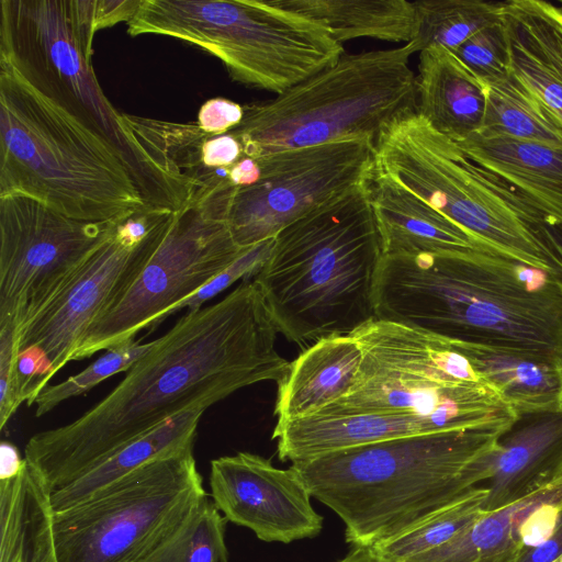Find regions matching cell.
<instances>
[{
  "label": "cell",
  "instance_id": "5",
  "mask_svg": "<svg viewBox=\"0 0 562 562\" xmlns=\"http://www.w3.org/2000/svg\"><path fill=\"white\" fill-rule=\"evenodd\" d=\"M22 195L74 220L119 222L146 206L104 135L0 66V196Z\"/></svg>",
  "mask_w": 562,
  "mask_h": 562
},
{
  "label": "cell",
  "instance_id": "33",
  "mask_svg": "<svg viewBox=\"0 0 562 562\" xmlns=\"http://www.w3.org/2000/svg\"><path fill=\"white\" fill-rule=\"evenodd\" d=\"M155 340L143 342L135 338L127 339L108 349L81 372L60 383L46 385L30 405L35 406V416L41 417L63 402L88 393L108 378L126 372L154 347Z\"/></svg>",
  "mask_w": 562,
  "mask_h": 562
},
{
  "label": "cell",
  "instance_id": "4",
  "mask_svg": "<svg viewBox=\"0 0 562 562\" xmlns=\"http://www.w3.org/2000/svg\"><path fill=\"white\" fill-rule=\"evenodd\" d=\"M383 257L366 180L283 228L252 280L278 333L314 344L375 319Z\"/></svg>",
  "mask_w": 562,
  "mask_h": 562
},
{
  "label": "cell",
  "instance_id": "13",
  "mask_svg": "<svg viewBox=\"0 0 562 562\" xmlns=\"http://www.w3.org/2000/svg\"><path fill=\"white\" fill-rule=\"evenodd\" d=\"M171 211L145 206L117 222L69 284L14 334L16 363L30 406L71 361L88 329L127 292L155 250Z\"/></svg>",
  "mask_w": 562,
  "mask_h": 562
},
{
  "label": "cell",
  "instance_id": "7",
  "mask_svg": "<svg viewBox=\"0 0 562 562\" xmlns=\"http://www.w3.org/2000/svg\"><path fill=\"white\" fill-rule=\"evenodd\" d=\"M413 42L401 47L342 54L331 66L273 99L244 106L229 131L254 159L349 139L375 142L394 119L416 111Z\"/></svg>",
  "mask_w": 562,
  "mask_h": 562
},
{
  "label": "cell",
  "instance_id": "8",
  "mask_svg": "<svg viewBox=\"0 0 562 562\" xmlns=\"http://www.w3.org/2000/svg\"><path fill=\"white\" fill-rule=\"evenodd\" d=\"M351 335L362 351L356 384L315 415L407 414L439 431L507 428L517 418L449 340L376 318Z\"/></svg>",
  "mask_w": 562,
  "mask_h": 562
},
{
  "label": "cell",
  "instance_id": "35",
  "mask_svg": "<svg viewBox=\"0 0 562 562\" xmlns=\"http://www.w3.org/2000/svg\"><path fill=\"white\" fill-rule=\"evenodd\" d=\"M273 243L274 238H271L245 250L225 270L198 290L193 295L173 306L168 313V316L182 308H188V311L198 310L238 279L254 277L269 258Z\"/></svg>",
  "mask_w": 562,
  "mask_h": 562
},
{
  "label": "cell",
  "instance_id": "45",
  "mask_svg": "<svg viewBox=\"0 0 562 562\" xmlns=\"http://www.w3.org/2000/svg\"><path fill=\"white\" fill-rule=\"evenodd\" d=\"M559 562H562V555H561V558H560Z\"/></svg>",
  "mask_w": 562,
  "mask_h": 562
},
{
  "label": "cell",
  "instance_id": "31",
  "mask_svg": "<svg viewBox=\"0 0 562 562\" xmlns=\"http://www.w3.org/2000/svg\"><path fill=\"white\" fill-rule=\"evenodd\" d=\"M486 496V486H477L462 499L372 549L390 562H412L450 542L483 517L487 513L483 508Z\"/></svg>",
  "mask_w": 562,
  "mask_h": 562
},
{
  "label": "cell",
  "instance_id": "30",
  "mask_svg": "<svg viewBox=\"0 0 562 562\" xmlns=\"http://www.w3.org/2000/svg\"><path fill=\"white\" fill-rule=\"evenodd\" d=\"M416 52L441 46L454 50L470 36L501 19L503 2L483 0L414 1Z\"/></svg>",
  "mask_w": 562,
  "mask_h": 562
},
{
  "label": "cell",
  "instance_id": "19",
  "mask_svg": "<svg viewBox=\"0 0 562 562\" xmlns=\"http://www.w3.org/2000/svg\"><path fill=\"white\" fill-rule=\"evenodd\" d=\"M368 186L384 255L496 251L408 191L376 178Z\"/></svg>",
  "mask_w": 562,
  "mask_h": 562
},
{
  "label": "cell",
  "instance_id": "2",
  "mask_svg": "<svg viewBox=\"0 0 562 562\" xmlns=\"http://www.w3.org/2000/svg\"><path fill=\"white\" fill-rule=\"evenodd\" d=\"M559 279L497 251L384 255L375 318L561 359Z\"/></svg>",
  "mask_w": 562,
  "mask_h": 562
},
{
  "label": "cell",
  "instance_id": "23",
  "mask_svg": "<svg viewBox=\"0 0 562 562\" xmlns=\"http://www.w3.org/2000/svg\"><path fill=\"white\" fill-rule=\"evenodd\" d=\"M477 165L526 196L550 222L562 225V149L474 134L458 143Z\"/></svg>",
  "mask_w": 562,
  "mask_h": 562
},
{
  "label": "cell",
  "instance_id": "28",
  "mask_svg": "<svg viewBox=\"0 0 562 562\" xmlns=\"http://www.w3.org/2000/svg\"><path fill=\"white\" fill-rule=\"evenodd\" d=\"M562 501V484L486 513L445 546L412 562H518L524 544L520 526L538 506Z\"/></svg>",
  "mask_w": 562,
  "mask_h": 562
},
{
  "label": "cell",
  "instance_id": "10",
  "mask_svg": "<svg viewBox=\"0 0 562 562\" xmlns=\"http://www.w3.org/2000/svg\"><path fill=\"white\" fill-rule=\"evenodd\" d=\"M100 30L97 0H1L0 66L111 140L145 203L155 204L162 195L161 181L93 70L92 44Z\"/></svg>",
  "mask_w": 562,
  "mask_h": 562
},
{
  "label": "cell",
  "instance_id": "37",
  "mask_svg": "<svg viewBox=\"0 0 562 562\" xmlns=\"http://www.w3.org/2000/svg\"><path fill=\"white\" fill-rule=\"evenodd\" d=\"M244 106L224 98H214L204 102L198 113L196 124L207 134L222 135L240 124Z\"/></svg>",
  "mask_w": 562,
  "mask_h": 562
},
{
  "label": "cell",
  "instance_id": "41",
  "mask_svg": "<svg viewBox=\"0 0 562 562\" xmlns=\"http://www.w3.org/2000/svg\"><path fill=\"white\" fill-rule=\"evenodd\" d=\"M24 464V458L20 456L18 448L8 441L0 446V480L14 477L20 473Z\"/></svg>",
  "mask_w": 562,
  "mask_h": 562
},
{
  "label": "cell",
  "instance_id": "16",
  "mask_svg": "<svg viewBox=\"0 0 562 562\" xmlns=\"http://www.w3.org/2000/svg\"><path fill=\"white\" fill-rule=\"evenodd\" d=\"M210 487L224 518L262 541L290 543L314 538L323 529L324 519L299 474L259 454L237 452L213 459Z\"/></svg>",
  "mask_w": 562,
  "mask_h": 562
},
{
  "label": "cell",
  "instance_id": "44",
  "mask_svg": "<svg viewBox=\"0 0 562 562\" xmlns=\"http://www.w3.org/2000/svg\"><path fill=\"white\" fill-rule=\"evenodd\" d=\"M559 3H560V5H561V8H562V0H560V1H559Z\"/></svg>",
  "mask_w": 562,
  "mask_h": 562
},
{
  "label": "cell",
  "instance_id": "14",
  "mask_svg": "<svg viewBox=\"0 0 562 562\" xmlns=\"http://www.w3.org/2000/svg\"><path fill=\"white\" fill-rule=\"evenodd\" d=\"M116 224L74 220L27 196H0V328L15 334L42 312Z\"/></svg>",
  "mask_w": 562,
  "mask_h": 562
},
{
  "label": "cell",
  "instance_id": "36",
  "mask_svg": "<svg viewBox=\"0 0 562 562\" xmlns=\"http://www.w3.org/2000/svg\"><path fill=\"white\" fill-rule=\"evenodd\" d=\"M25 402L16 367L14 329L0 328V429L2 430L20 405Z\"/></svg>",
  "mask_w": 562,
  "mask_h": 562
},
{
  "label": "cell",
  "instance_id": "32",
  "mask_svg": "<svg viewBox=\"0 0 562 562\" xmlns=\"http://www.w3.org/2000/svg\"><path fill=\"white\" fill-rule=\"evenodd\" d=\"M226 521L206 496L148 562H227Z\"/></svg>",
  "mask_w": 562,
  "mask_h": 562
},
{
  "label": "cell",
  "instance_id": "43",
  "mask_svg": "<svg viewBox=\"0 0 562 562\" xmlns=\"http://www.w3.org/2000/svg\"><path fill=\"white\" fill-rule=\"evenodd\" d=\"M337 562H390L380 557L370 547H353V549Z\"/></svg>",
  "mask_w": 562,
  "mask_h": 562
},
{
  "label": "cell",
  "instance_id": "6",
  "mask_svg": "<svg viewBox=\"0 0 562 562\" xmlns=\"http://www.w3.org/2000/svg\"><path fill=\"white\" fill-rule=\"evenodd\" d=\"M369 178L419 198L499 254L561 278L538 228L548 218L496 173L416 111L389 123L374 142Z\"/></svg>",
  "mask_w": 562,
  "mask_h": 562
},
{
  "label": "cell",
  "instance_id": "1",
  "mask_svg": "<svg viewBox=\"0 0 562 562\" xmlns=\"http://www.w3.org/2000/svg\"><path fill=\"white\" fill-rule=\"evenodd\" d=\"M277 333L261 289L245 281L188 311L102 401L33 435L23 458L54 492L181 413L205 411L258 382L280 384L291 362L276 349Z\"/></svg>",
  "mask_w": 562,
  "mask_h": 562
},
{
  "label": "cell",
  "instance_id": "42",
  "mask_svg": "<svg viewBox=\"0 0 562 562\" xmlns=\"http://www.w3.org/2000/svg\"><path fill=\"white\" fill-rule=\"evenodd\" d=\"M538 233L542 241L550 249L552 255L558 260L561 269V278L559 279L560 289L562 292V225L544 223L539 226ZM561 360H562V346H561Z\"/></svg>",
  "mask_w": 562,
  "mask_h": 562
},
{
  "label": "cell",
  "instance_id": "29",
  "mask_svg": "<svg viewBox=\"0 0 562 562\" xmlns=\"http://www.w3.org/2000/svg\"><path fill=\"white\" fill-rule=\"evenodd\" d=\"M486 108L477 134L540 143L562 149V122L512 72L485 85Z\"/></svg>",
  "mask_w": 562,
  "mask_h": 562
},
{
  "label": "cell",
  "instance_id": "40",
  "mask_svg": "<svg viewBox=\"0 0 562 562\" xmlns=\"http://www.w3.org/2000/svg\"><path fill=\"white\" fill-rule=\"evenodd\" d=\"M261 176V168L254 158L244 156L229 169V180L237 189L247 188L257 183Z\"/></svg>",
  "mask_w": 562,
  "mask_h": 562
},
{
  "label": "cell",
  "instance_id": "17",
  "mask_svg": "<svg viewBox=\"0 0 562 562\" xmlns=\"http://www.w3.org/2000/svg\"><path fill=\"white\" fill-rule=\"evenodd\" d=\"M485 460L487 513L562 484V407L517 415Z\"/></svg>",
  "mask_w": 562,
  "mask_h": 562
},
{
  "label": "cell",
  "instance_id": "38",
  "mask_svg": "<svg viewBox=\"0 0 562 562\" xmlns=\"http://www.w3.org/2000/svg\"><path fill=\"white\" fill-rule=\"evenodd\" d=\"M562 501L548 502L532 510L520 526V538L525 548H536L544 543L553 533Z\"/></svg>",
  "mask_w": 562,
  "mask_h": 562
},
{
  "label": "cell",
  "instance_id": "25",
  "mask_svg": "<svg viewBox=\"0 0 562 562\" xmlns=\"http://www.w3.org/2000/svg\"><path fill=\"white\" fill-rule=\"evenodd\" d=\"M50 494L25 459L18 475L0 480V562H58Z\"/></svg>",
  "mask_w": 562,
  "mask_h": 562
},
{
  "label": "cell",
  "instance_id": "18",
  "mask_svg": "<svg viewBox=\"0 0 562 562\" xmlns=\"http://www.w3.org/2000/svg\"><path fill=\"white\" fill-rule=\"evenodd\" d=\"M510 72L562 122V8L541 0L503 1Z\"/></svg>",
  "mask_w": 562,
  "mask_h": 562
},
{
  "label": "cell",
  "instance_id": "9",
  "mask_svg": "<svg viewBox=\"0 0 562 562\" xmlns=\"http://www.w3.org/2000/svg\"><path fill=\"white\" fill-rule=\"evenodd\" d=\"M126 24L131 36L161 35L205 49L234 81L277 95L344 54L325 27L271 1L140 0Z\"/></svg>",
  "mask_w": 562,
  "mask_h": 562
},
{
  "label": "cell",
  "instance_id": "11",
  "mask_svg": "<svg viewBox=\"0 0 562 562\" xmlns=\"http://www.w3.org/2000/svg\"><path fill=\"white\" fill-rule=\"evenodd\" d=\"M194 441L54 513L58 562H148L207 496Z\"/></svg>",
  "mask_w": 562,
  "mask_h": 562
},
{
  "label": "cell",
  "instance_id": "24",
  "mask_svg": "<svg viewBox=\"0 0 562 562\" xmlns=\"http://www.w3.org/2000/svg\"><path fill=\"white\" fill-rule=\"evenodd\" d=\"M517 415L562 407V360L531 350L451 341Z\"/></svg>",
  "mask_w": 562,
  "mask_h": 562
},
{
  "label": "cell",
  "instance_id": "34",
  "mask_svg": "<svg viewBox=\"0 0 562 562\" xmlns=\"http://www.w3.org/2000/svg\"><path fill=\"white\" fill-rule=\"evenodd\" d=\"M452 53L484 85L510 74L509 43L502 18L474 33Z\"/></svg>",
  "mask_w": 562,
  "mask_h": 562
},
{
  "label": "cell",
  "instance_id": "39",
  "mask_svg": "<svg viewBox=\"0 0 562 562\" xmlns=\"http://www.w3.org/2000/svg\"><path fill=\"white\" fill-rule=\"evenodd\" d=\"M562 555V509L552 536L541 546L525 548L518 562H559Z\"/></svg>",
  "mask_w": 562,
  "mask_h": 562
},
{
  "label": "cell",
  "instance_id": "22",
  "mask_svg": "<svg viewBox=\"0 0 562 562\" xmlns=\"http://www.w3.org/2000/svg\"><path fill=\"white\" fill-rule=\"evenodd\" d=\"M439 431L428 420L407 414L314 415L277 423L280 460L291 463L362 445Z\"/></svg>",
  "mask_w": 562,
  "mask_h": 562
},
{
  "label": "cell",
  "instance_id": "27",
  "mask_svg": "<svg viewBox=\"0 0 562 562\" xmlns=\"http://www.w3.org/2000/svg\"><path fill=\"white\" fill-rule=\"evenodd\" d=\"M323 27L338 43L359 37L411 43L416 36L414 2L406 0H271Z\"/></svg>",
  "mask_w": 562,
  "mask_h": 562
},
{
  "label": "cell",
  "instance_id": "3",
  "mask_svg": "<svg viewBox=\"0 0 562 562\" xmlns=\"http://www.w3.org/2000/svg\"><path fill=\"white\" fill-rule=\"evenodd\" d=\"M507 428L406 436L290 467L312 497L342 520L347 542L373 548L472 493L484 482L473 461L492 451Z\"/></svg>",
  "mask_w": 562,
  "mask_h": 562
},
{
  "label": "cell",
  "instance_id": "26",
  "mask_svg": "<svg viewBox=\"0 0 562 562\" xmlns=\"http://www.w3.org/2000/svg\"><path fill=\"white\" fill-rule=\"evenodd\" d=\"M204 411L181 413L126 443L67 485L52 492L54 513L67 509L147 463L195 441Z\"/></svg>",
  "mask_w": 562,
  "mask_h": 562
},
{
  "label": "cell",
  "instance_id": "20",
  "mask_svg": "<svg viewBox=\"0 0 562 562\" xmlns=\"http://www.w3.org/2000/svg\"><path fill=\"white\" fill-rule=\"evenodd\" d=\"M362 361L352 335L321 339L305 349L278 384L277 423L317 414L347 396L356 384Z\"/></svg>",
  "mask_w": 562,
  "mask_h": 562
},
{
  "label": "cell",
  "instance_id": "12",
  "mask_svg": "<svg viewBox=\"0 0 562 562\" xmlns=\"http://www.w3.org/2000/svg\"><path fill=\"white\" fill-rule=\"evenodd\" d=\"M236 190L231 183L199 189L167 214L158 244L139 276L88 329L71 361L135 338L142 329L155 328L173 306L248 249L235 243L227 222Z\"/></svg>",
  "mask_w": 562,
  "mask_h": 562
},
{
  "label": "cell",
  "instance_id": "21",
  "mask_svg": "<svg viewBox=\"0 0 562 562\" xmlns=\"http://www.w3.org/2000/svg\"><path fill=\"white\" fill-rule=\"evenodd\" d=\"M486 108L485 85L449 49L419 52L416 112L456 143L480 132Z\"/></svg>",
  "mask_w": 562,
  "mask_h": 562
},
{
  "label": "cell",
  "instance_id": "15",
  "mask_svg": "<svg viewBox=\"0 0 562 562\" xmlns=\"http://www.w3.org/2000/svg\"><path fill=\"white\" fill-rule=\"evenodd\" d=\"M374 142L349 138L256 159L257 183L237 189L228 212L235 243L252 247L352 187L368 180Z\"/></svg>",
  "mask_w": 562,
  "mask_h": 562
}]
</instances>
